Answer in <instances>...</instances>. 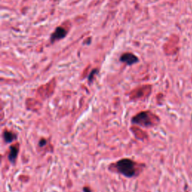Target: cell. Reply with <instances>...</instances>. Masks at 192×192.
<instances>
[{
  "mask_svg": "<svg viewBox=\"0 0 192 192\" xmlns=\"http://www.w3.org/2000/svg\"><path fill=\"white\" fill-rule=\"evenodd\" d=\"M118 172L126 177L132 178L138 175V164L129 158H123L115 164Z\"/></svg>",
  "mask_w": 192,
  "mask_h": 192,
  "instance_id": "6da1fadb",
  "label": "cell"
},
{
  "mask_svg": "<svg viewBox=\"0 0 192 192\" xmlns=\"http://www.w3.org/2000/svg\"><path fill=\"white\" fill-rule=\"evenodd\" d=\"M134 124H137L143 127H150L153 125V117L150 112H141L138 113L132 119Z\"/></svg>",
  "mask_w": 192,
  "mask_h": 192,
  "instance_id": "7a4b0ae2",
  "label": "cell"
},
{
  "mask_svg": "<svg viewBox=\"0 0 192 192\" xmlns=\"http://www.w3.org/2000/svg\"><path fill=\"white\" fill-rule=\"evenodd\" d=\"M120 61L126 63L128 65H132L138 63L139 60L134 54H131V53H126V54L122 55L120 57Z\"/></svg>",
  "mask_w": 192,
  "mask_h": 192,
  "instance_id": "3957f363",
  "label": "cell"
},
{
  "mask_svg": "<svg viewBox=\"0 0 192 192\" xmlns=\"http://www.w3.org/2000/svg\"><path fill=\"white\" fill-rule=\"evenodd\" d=\"M66 34H67V31H66L64 28L57 27L54 33L51 35V37H50L51 41L54 42V41H58V40L64 39V38L66 36Z\"/></svg>",
  "mask_w": 192,
  "mask_h": 192,
  "instance_id": "277c9868",
  "label": "cell"
},
{
  "mask_svg": "<svg viewBox=\"0 0 192 192\" xmlns=\"http://www.w3.org/2000/svg\"><path fill=\"white\" fill-rule=\"evenodd\" d=\"M19 153V147L17 146H11L10 147V152H9L8 159L11 163H14L18 158Z\"/></svg>",
  "mask_w": 192,
  "mask_h": 192,
  "instance_id": "5b68a950",
  "label": "cell"
},
{
  "mask_svg": "<svg viewBox=\"0 0 192 192\" xmlns=\"http://www.w3.org/2000/svg\"><path fill=\"white\" fill-rule=\"evenodd\" d=\"M3 138L5 142L8 143H11L14 141L15 140H17L18 137L12 132H9V131L5 130V132H3Z\"/></svg>",
  "mask_w": 192,
  "mask_h": 192,
  "instance_id": "8992f818",
  "label": "cell"
},
{
  "mask_svg": "<svg viewBox=\"0 0 192 192\" xmlns=\"http://www.w3.org/2000/svg\"><path fill=\"white\" fill-rule=\"evenodd\" d=\"M96 73H97V70H93V71L91 72V74H90V75H89V81H92V80L93 76H94V75Z\"/></svg>",
  "mask_w": 192,
  "mask_h": 192,
  "instance_id": "52a82bcc",
  "label": "cell"
},
{
  "mask_svg": "<svg viewBox=\"0 0 192 192\" xmlns=\"http://www.w3.org/2000/svg\"><path fill=\"white\" fill-rule=\"evenodd\" d=\"M46 143H47L46 140H44V139H42V140H40V142H39V146L41 147V146H44V145H46Z\"/></svg>",
  "mask_w": 192,
  "mask_h": 192,
  "instance_id": "ba28073f",
  "label": "cell"
},
{
  "mask_svg": "<svg viewBox=\"0 0 192 192\" xmlns=\"http://www.w3.org/2000/svg\"><path fill=\"white\" fill-rule=\"evenodd\" d=\"M83 192H91V191H90V189H88V188L85 187V188H83Z\"/></svg>",
  "mask_w": 192,
  "mask_h": 192,
  "instance_id": "9c48e42d",
  "label": "cell"
}]
</instances>
